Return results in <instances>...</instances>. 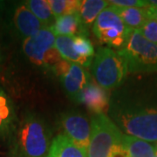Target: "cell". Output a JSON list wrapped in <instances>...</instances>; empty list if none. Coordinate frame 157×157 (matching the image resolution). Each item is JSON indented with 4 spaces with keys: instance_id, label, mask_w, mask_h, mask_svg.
I'll return each mask as SVG.
<instances>
[{
    "instance_id": "cell-1",
    "label": "cell",
    "mask_w": 157,
    "mask_h": 157,
    "mask_svg": "<svg viewBox=\"0 0 157 157\" xmlns=\"http://www.w3.org/2000/svg\"><path fill=\"white\" fill-rule=\"evenodd\" d=\"M107 113L125 135L157 141V97L140 95L128 88L117 89L110 96Z\"/></svg>"
},
{
    "instance_id": "cell-2",
    "label": "cell",
    "mask_w": 157,
    "mask_h": 157,
    "mask_svg": "<svg viewBox=\"0 0 157 157\" xmlns=\"http://www.w3.org/2000/svg\"><path fill=\"white\" fill-rule=\"evenodd\" d=\"M52 131L38 114L26 112L18 120L9 140L10 157H47Z\"/></svg>"
},
{
    "instance_id": "cell-3",
    "label": "cell",
    "mask_w": 157,
    "mask_h": 157,
    "mask_svg": "<svg viewBox=\"0 0 157 157\" xmlns=\"http://www.w3.org/2000/svg\"><path fill=\"white\" fill-rule=\"evenodd\" d=\"M92 73L104 89H117L128 73V65L123 57L109 47H101L92 63Z\"/></svg>"
},
{
    "instance_id": "cell-4",
    "label": "cell",
    "mask_w": 157,
    "mask_h": 157,
    "mask_svg": "<svg viewBox=\"0 0 157 157\" xmlns=\"http://www.w3.org/2000/svg\"><path fill=\"white\" fill-rule=\"evenodd\" d=\"M118 53L125 59L129 73L157 72V45L134 30Z\"/></svg>"
},
{
    "instance_id": "cell-5",
    "label": "cell",
    "mask_w": 157,
    "mask_h": 157,
    "mask_svg": "<svg viewBox=\"0 0 157 157\" xmlns=\"http://www.w3.org/2000/svg\"><path fill=\"white\" fill-rule=\"evenodd\" d=\"M123 133L106 113L95 114L91 121L87 157H109L113 147L122 140Z\"/></svg>"
},
{
    "instance_id": "cell-6",
    "label": "cell",
    "mask_w": 157,
    "mask_h": 157,
    "mask_svg": "<svg viewBox=\"0 0 157 157\" xmlns=\"http://www.w3.org/2000/svg\"><path fill=\"white\" fill-rule=\"evenodd\" d=\"M55 39L50 27H44L35 35L23 40V53L37 67L52 68L62 59L55 47Z\"/></svg>"
},
{
    "instance_id": "cell-7",
    "label": "cell",
    "mask_w": 157,
    "mask_h": 157,
    "mask_svg": "<svg viewBox=\"0 0 157 157\" xmlns=\"http://www.w3.org/2000/svg\"><path fill=\"white\" fill-rule=\"evenodd\" d=\"M134 30L124 25L112 6L101 11L93 25V32L102 44L121 49Z\"/></svg>"
},
{
    "instance_id": "cell-8",
    "label": "cell",
    "mask_w": 157,
    "mask_h": 157,
    "mask_svg": "<svg viewBox=\"0 0 157 157\" xmlns=\"http://www.w3.org/2000/svg\"><path fill=\"white\" fill-rule=\"evenodd\" d=\"M60 80L66 94L78 103V98L85 86L90 81V76L81 66L61 59L52 68Z\"/></svg>"
},
{
    "instance_id": "cell-9",
    "label": "cell",
    "mask_w": 157,
    "mask_h": 157,
    "mask_svg": "<svg viewBox=\"0 0 157 157\" xmlns=\"http://www.w3.org/2000/svg\"><path fill=\"white\" fill-rule=\"evenodd\" d=\"M59 126L63 135L87 152L91 138V124L87 118L80 113L67 112L60 116Z\"/></svg>"
},
{
    "instance_id": "cell-10",
    "label": "cell",
    "mask_w": 157,
    "mask_h": 157,
    "mask_svg": "<svg viewBox=\"0 0 157 157\" xmlns=\"http://www.w3.org/2000/svg\"><path fill=\"white\" fill-rule=\"evenodd\" d=\"M10 17L12 32L23 40L33 36L45 27L24 2L14 7Z\"/></svg>"
},
{
    "instance_id": "cell-11",
    "label": "cell",
    "mask_w": 157,
    "mask_h": 157,
    "mask_svg": "<svg viewBox=\"0 0 157 157\" xmlns=\"http://www.w3.org/2000/svg\"><path fill=\"white\" fill-rule=\"evenodd\" d=\"M109 99L110 97L106 89L90 79L81 92L78 103H83L90 111L99 114L104 113L103 112L108 109Z\"/></svg>"
},
{
    "instance_id": "cell-12",
    "label": "cell",
    "mask_w": 157,
    "mask_h": 157,
    "mask_svg": "<svg viewBox=\"0 0 157 157\" xmlns=\"http://www.w3.org/2000/svg\"><path fill=\"white\" fill-rule=\"evenodd\" d=\"M17 121L13 101L0 88V140L9 143Z\"/></svg>"
},
{
    "instance_id": "cell-13",
    "label": "cell",
    "mask_w": 157,
    "mask_h": 157,
    "mask_svg": "<svg viewBox=\"0 0 157 157\" xmlns=\"http://www.w3.org/2000/svg\"><path fill=\"white\" fill-rule=\"evenodd\" d=\"M47 157H87V152L67 136L59 134L52 139Z\"/></svg>"
},
{
    "instance_id": "cell-14",
    "label": "cell",
    "mask_w": 157,
    "mask_h": 157,
    "mask_svg": "<svg viewBox=\"0 0 157 157\" xmlns=\"http://www.w3.org/2000/svg\"><path fill=\"white\" fill-rule=\"evenodd\" d=\"M108 6V2L104 0H83L81 1L78 16L81 26L87 34V29L95 22L96 18Z\"/></svg>"
},
{
    "instance_id": "cell-15",
    "label": "cell",
    "mask_w": 157,
    "mask_h": 157,
    "mask_svg": "<svg viewBox=\"0 0 157 157\" xmlns=\"http://www.w3.org/2000/svg\"><path fill=\"white\" fill-rule=\"evenodd\" d=\"M55 36H75L86 35L85 31L81 26L78 13L66 15L55 19L54 24L50 27Z\"/></svg>"
},
{
    "instance_id": "cell-16",
    "label": "cell",
    "mask_w": 157,
    "mask_h": 157,
    "mask_svg": "<svg viewBox=\"0 0 157 157\" xmlns=\"http://www.w3.org/2000/svg\"><path fill=\"white\" fill-rule=\"evenodd\" d=\"M113 11L122 20L125 25L133 30L139 29L149 19L146 8H126L112 6Z\"/></svg>"
},
{
    "instance_id": "cell-17",
    "label": "cell",
    "mask_w": 157,
    "mask_h": 157,
    "mask_svg": "<svg viewBox=\"0 0 157 157\" xmlns=\"http://www.w3.org/2000/svg\"><path fill=\"white\" fill-rule=\"evenodd\" d=\"M121 143L130 157H155V145L148 141L123 134Z\"/></svg>"
},
{
    "instance_id": "cell-18",
    "label": "cell",
    "mask_w": 157,
    "mask_h": 157,
    "mask_svg": "<svg viewBox=\"0 0 157 157\" xmlns=\"http://www.w3.org/2000/svg\"><path fill=\"white\" fill-rule=\"evenodd\" d=\"M74 36H58L55 39V47L62 59L76 63L83 67H89L92 63L86 61L73 50Z\"/></svg>"
},
{
    "instance_id": "cell-19",
    "label": "cell",
    "mask_w": 157,
    "mask_h": 157,
    "mask_svg": "<svg viewBox=\"0 0 157 157\" xmlns=\"http://www.w3.org/2000/svg\"><path fill=\"white\" fill-rule=\"evenodd\" d=\"M24 3L45 27H51L54 24L55 17L47 0H28Z\"/></svg>"
},
{
    "instance_id": "cell-20",
    "label": "cell",
    "mask_w": 157,
    "mask_h": 157,
    "mask_svg": "<svg viewBox=\"0 0 157 157\" xmlns=\"http://www.w3.org/2000/svg\"><path fill=\"white\" fill-rule=\"evenodd\" d=\"M51 10L55 17L78 13L81 1L79 0H48Z\"/></svg>"
},
{
    "instance_id": "cell-21",
    "label": "cell",
    "mask_w": 157,
    "mask_h": 157,
    "mask_svg": "<svg viewBox=\"0 0 157 157\" xmlns=\"http://www.w3.org/2000/svg\"><path fill=\"white\" fill-rule=\"evenodd\" d=\"M73 50L86 61L93 63V58L95 56L94 48L85 35H75L73 37Z\"/></svg>"
},
{
    "instance_id": "cell-22",
    "label": "cell",
    "mask_w": 157,
    "mask_h": 157,
    "mask_svg": "<svg viewBox=\"0 0 157 157\" xmlns=\"http://www.w3.org/2000/svg\"><path fill=\"white\" fill-rule=\"evenodd\" d=\"M138 31L144 38L157 45V21L149 18Z\"/></svg>"
},
{
    "instance_id": "cell-23",
    "label": "cell",
    "mask_w": 157,
    "mask_h": 157,
    "mask_svg": "<svg viewBox=\"0 0 157 157\" xmlns=\"http://www.w3.org/2000/svg\"><path fill=\"white\" fill-rule=\"evenodd\" d=\"M108 5L117 7H126V8H146L148 6V1L142 0H110L107 1Z\"/></svg>"
},
{
    "instance_id": "cell-24",
    "label": "cell",
    "mask_w": 157,
    "mask_h": 157,
    "mask_svg": "<svg viewBox=\"0 0 157 157\" xmlns=\"http://www.w3.org/2000/svg\"><path fill=\"white\" fill-rule=\"evenodd\" d=\"M147 12L148 18L154 19V20L157 21V7L147 6Z\"/></svg>"
},
{
    "instance_id": "cell-25",
    "label": "cell",
    "mask_w": 157,
    "mask_h": 157,
    "mask_svg": "<svg viewBox=\"0 0 157 157\" xmlns=\"http://www.w3.org/2000/svg\"><path fill=\"white\" fill-rule=\"evenodd\" d=\"M6 4L5 1H0V16H1V14L5 11L6 10Z\"/></svg>"
},
{
    "instance_id": "cell-26",
    "label": "cell",
    "mask_w": 157,
    "mask_h": 157,
    "mask_svg": "<svg viewBox=\"0 0 157 157\" xmlns=\"http://www.w3.org/2000/svg\"><path fill=\"white\" fill-rule=\"evenodd\" d=\"M148 6L157 7V0H151V1H148Z\"/></svg>"
},
{
    "instance_id": "cell-27",
    "label": "cell",
    "mask_w": 157,
    "mask_h": 157,
    "mask_svg": "<svg viewBox=\"0 0 157 157\" xmlns=\"http://www.w3.org/2000/svg\"><path fill=\"white\" fill-rule=\"evenodd\" d=\"M2 60V52H1V45H0V62Z\"/></svg>"
},
{
    "instance_id": "cell-28",
    "label": "cell",
    "mask_w": 157,
    "mask_h": 157,
    "mask_svg": "<svg viewBox=\"0 0 157 157\" xmlns=\"http://www.w3.org/2000/svg\"><path fill=\"white\" fill-rule=\"evenodd\" d=\"M155 157H157V150L155 149Z\"/></svg>"
},
{
    "instance_id": "cell-29",
    "label": "cell",
    "mask_w": 157,
    "mask_h": 157,
    "mask_svg": "<svg viewBox=\"0 0 157 157\" xmlns=\"http://www.w3.org/2000/svg\"><path fill=\"white\" fill-rule=\"evenodd\" d=\"M155 149L157 150V142H155Z\"/></svg>"
}]
</instances>
